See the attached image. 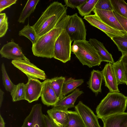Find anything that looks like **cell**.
<instances>
[{"mask_svg": "<svg viewBox=\"0 0 127 127\" xmlns=\"http://www.w3.org/2000/svg\"><path fill=\"white\" fill-rule=\"evenodd\" d=\"M69 16L66 15L53 29L39 37L36 42L32 45V51L35 56L49 59L54 58L55 43L65 29Z\"/></svg>", "mask_w": 127, "mask_h": 127, "instance_id": "6da1fadb", "label": "cell"}, {"mask_svg": "<svg viewBox=\"0 0 127 127\" xmlns=\"http://www.w3.org/2000/svg\"><path fill=\"white\" fill-rule=\"evenodd\" d=\"M67 8L61 3L54 1L47 8L32 26L40 37L53 29L66 15Z\"/></svg>", "mask_w": 127, "mask_h": 127, "instance_id": "7a4b0ae2", "label": "cell"}, {"mask_svg": "<svg viewBox=\"0 0 127 127\" xmlns=\"http://www.w3.org/2000/svg\"><path fill=\"white\" fill-rule=\"evenodd\" d=\"M127 96L119 92L109 93L97 106L96 110L98 118L102 119L125 112Z\"/></svg>", "mask_w": 127, "mask_h": 127, "instance_id": "3957f363", "label": "cell"}, {"mask_svg": "<svg viewBox=\"0 0 127 127\" xmlns=\"http://www.w3.org/2000/svg\"><path fill=\"white\" fill-rule=\"evenodd\" d=\"M71 52L83 65L92 67L99 65L102 62L94 47L86 40L74 41Z\"/></svg>", "mask_w": 127, "mask_h": 127, "instance_id": "277c9868", "label": "cell"}, {"mask_svg": "<svg viewBox=\"0 0 127 127\" xmlns=\"http://www.w3.org/2000/svg\"><path fill=\"white\" fill-rule=\"evenodd\" d=\"M72 42L69 35L64 29L55 43L54 58L64 63L70 61L71 59Z\"/></svg>", "mask_w": 127, "mask_h": 127, "instance_id": "5b68a950", "label": "cell"}, {"mask_svg": "<svg viewBox=\"0 0 127 127\" xmlns=\"http://www.w3.org/2000/svg\"><path fill=\"white\" fill-rule=\"evenodd\" d=\"M65 29L72 42L86 40L85 25L82 19L77 13L69 16Z\"/></svg>", "mask_w": 127, "mask_h": 127, "instance_id": "8992f818", "label": "cell"}, {"mask_svg": "<svg viewBox=\"0 0 127 127\" xmlns=\"http://www.w3.org/2000/svg\"><path fill=\"white\" fill-rule=\"evenodd\" d=\"M11 63L27 76L42 80L46 78L45 72L30 62L29 60L23 59L12 60Z\"/></svg>", "mask_w": 127, "mask_h": 127, "instance_id": "52a82bcc", "label": "cell"}, {"mask_svg": "<svg viewBox=\"0 0 127 127\" xmlns=\"http://www.w3.org/2000/svg\"><path fill=\"white\" fill-rule=\"evenodd\" d=\"M21 127H46L41 104L33 105Z\"/></svg>", "mask_w": 127, "mask_h": 127, "instance_id": "ba28073f", "label": "cell"}, {"mask_svg": "<svg viewBox=\"0 0 127 127\" xmlns=\"http://www.w3.org/2000/svg\"><path fill=\"white\" fill-rule=\"evenodd\" d=\"M74 108L81 117L85 127H101L99 124L97 116L82 101H79Z\"/></svg>", "mask_w": 127, "mask_h": 127, "instance_id": "9c48e42d", "label": "cell"}, {"mask_svg": "<svg viewBox=\"0 0 127 127\" xmlns=\"http://www.w3.org/2000/svg\"><path fill=\"white\" fill-rule=\"evenodd\" d=\"M27 77L28 81L25 86V100L31 103L38 100L41 96L42 84L38 79Z\"/></svg>", "mask_w": 127, "mask_h": 127, "instance_id": "30bf717a", "label": "cell"}, {"mask_svg": "<svg viewBox=\"0 0 127 127\" xmlns=\"http://www.w3.org/2000/svg\"><path fill=\"white\" fill-rule=\"evenodd\" d=\"M2 58L15 60L19 59L29 60L24 55L18 44L11 41L4 44L0 50Z\"/></svg>", "mask_w": 127, "mask_h": 127, "instance_id": "8fae6325", "label": "cell"}, {"mask_svg": "<svg viewBox=\"0 0 127 127\" xmlns=\"http://www.w3.org/2000/svg\"><path fill=\"white\" fill-rule=\"evenodd\" d=\"M83 19L92 26L102 31L111 38L117 36H123L124 34V32L114 29L105 24L95 14L85 16Z\"/></svg>", "mask_w": 127, "mask_h": 127, "instance_id": "7c38bea8", "label": "cell"}, {"mask_svg": "<svg viewBox=\"0 0 127 127\" xmlns=\"http://www.w3.org/2000/svg\"><path fill=\"white\" fill-rule=\"evenodd\" d=\"M42 83V87L41 96L42 102L47 106H54L60 99L51 86L50 79H45Z\"/></svg>", "mask_w": 127, "mask_h": 127, "instance_id": "4fadbf2b", "label": "cell"}, {"mask_svg": "<svg viewBox=\"0 0 127 127\" xmlns=\"http://www.w3.org/2000/svg\"><path fill=\"white\" fill-rule=\"evenodd\" d=\"M93 11L101 21L108 26L114 29L126 33L114 15L113 11L95 8Z\"/></svg>", "mask_w": 127, "mask_h": 127, "instance_id": "5bb4252c", "label": "cell"}, {"mask_svg": "<svg viewBox=\"0 0 127 127\" xmlns=\"http://www.w3.org/2000/svg\"><path fill=\"white\" fill-rule=\"evenodd\" d=\"M101 71L105 86L109 89L110 92H120L112 64H106Z\"/></svg>", "mask_w": 127, "mask_h": 127, "instance_id": "9a60e30c", "label": "cell"}, {"mask_svg": "<svg viewBox=\"0 0 127 127\" xmlns=\"http://www.w3.org/2000/svg\"><path fill=\"white\" fill-rule=\"evenodd\" d=\"M84 92L79 88H76L71 94L65 96L53 107L60 110L67 111L68 108H75L74 103L77 98Z\"/></svg>", "mask_w": 127, "mask_h": 127, "instance_id": "2e32d148", "label": "cell"}, {"mask_svg": "<svg viewBox=\"0 0 127 127\" xmlns=\"http://www.w3.org/2000/svg\"><path fill=\"white\" fill-rule=\"evenodd\" d=\"M101 120L103 127H127V112L112 115Z\"/></svg>", "mask_w": 127, "mask_h": 127, "instance_id": "e0dca14e", "label": "cell"}, {"mask_svg": "<svg viewBox=\"0 0 127 127\" xmlns=\"http://www.w3.org/2000/svg\"><path fill=\"white\" fill-rule=\"evenodd\" d=\"M67 111L53 108L47 111L48 115L57 127H65L68 121Z\"/></svg>", "mask_w": 127, "mask_h": 127, "instance_id": "ac0fdd59", "label": "cell"}, {"mask_svg": "<svg viewBox=\"0 0 127 127\" xmlns=\"http://www.w3.org/2000/svg\"><path fill=\"white\" fill-rule=\"evenodd\" d=\"M103 76L101 71L93 69L91 72L89 79L87 82L88 87L96 96L101 92V86Z\"/></svg>", "mask_w": 127, "mask_h": 127, "instance_id": "d6986e66", "label": "cell"}, {"mask_svg": "<svg viewBox=\"0 0 127 127\" xmlns=\"http://www.w3.org/2000/svg\"><path fill=\"white\" fill-rule=\"evenodd\" d=\"M89 41L96 51L101 62L111 64L114 62L112 55L106 49L103 43L95 38H90Z\"/></svg>", "mask_w": 127, "mask_h": 127, "instance_id": "ffe728a7", "label": "cell"}, {"mask_svg": "<svg viewBox=\"0 0 127 127\" xmlns=\"http://www.w3.org/2000/svg\"><path fill=\"white\" fill-rule=\"evenodd\" d=\"M84 82V81L82 79H75L71 77L65 80L63 86L61 100L67 94L73 91Z\"/></svg>", "mask_w": 127, "mask_h": 127, "instance_id": "44dd1931", "label": "cell"}, {"mask_svg": "<svg viewBox=\"0 0 127 127\" xmlns=\"http://www.w3.org/2000/svg\"><path fill=\"white\" fill-rule=\"evenodd\" d=\"M39 1V0H28L20 14L18 22L20 23H24L26 19L34 12Z\"/></svg>", "mask_w": 127, "mask_h": 127, "instance_id": "7402d4cb", "label": "cell"}, {"mask_svg": "<svg viewBox=\"0 0 127 127\" xmlns=\"http://www.w3.org/2000/svg\"><path fill=\"white\" fill-rule=\"evenodd\" d=\"M68 121L65 127H85L80 116L76 111L68 110Z\"/></svg>", "mask_w": 127, "mask_h": 127, "instance_id": "603a6c76", "label": "cell"}, {"mask_svg": "<svg viewBox=\"0 0 127 127\" xmlns=\"http://www.w3.org/2000/svg\"><path fill=\"white\" fill-rule=\"evenodd\" d=\"M19 35L24 36L29 39L32 45L36 42L39 37L32 26H30L29 24L25 26L23 28L19 31Z\"/></svg>", "mask_w": 127, "mask_h": 127, "instance_id": "cb8c5ba5", "label": "cell"}, {"mask_svg": "<svg viewBox=\"0 0 127 127\" xmlns=\"http://www.w3.org/2000/svg\"><path fill=\"white\" fill-rule=\"evenodd\" d=\"M118 85L125 84V72L123 65L119 60L112 64Z\"/></svg>", "mask_w": 127, "mask_h": 127, "instance_id": "d4e9b609", "label": "cell"}, {"mask_svg": "<svg viewBox=\"0 0 127 127\" xmlns=\"http://www.w3.org/2000/svg\"><path fill=\"white\" fill-rule=\"evenodd\" d=\"M25 84L23 83L15 85L10 92L13 102L25 100Z\"/></svg>", "mask_w": 127, "mask_h": 127, "instance_id": "484cf974", "label": "cell"}, {"mask_svg": "<svg viewBox=\"0 0 127 127\" xmlns=\"http://www.w3.org/2000/svg\"><path fill=\"white\" fill-rule=\"evenodd\" d=\"M98 0H87L77 8L80 15L85 17L90 15L95 9V6Z\"/></svg>", "mask_w": 127, "mask_h": 127, "instance_id": "4316f807", "label": "cell"}, {"mask_svg": "<svg viewBox=\"0 0 127 127\" xmlns=\"http://www.w3.org/2000/svg\"><path fill=\"white\" fill-rule=\"evenodd\" d=\"M65 80V78L62 76L56 77L50 79L51 86L60 100L61 98L63 85Z\"/></svg>", "mask_w": 127, "mask_h": 127, "instance_id": "83f0119b", "label": "cell"}, {"mask_svg": "<svg viewBox=\"0 0 127 127\" xmlns=\"http://www.w3.org/2000/svg\"><path fill=\"white\" fill-rule=\"evenodd\" d=\"M110 1L113 11L127 18V3L124 0H110Z\"/></svg>", "mask_w": 127, "mask_h": 127, "instance_id": "f1b7e54d", "label": "cell"}, {"mask_svg": "<svg viewBox=\"0 0 127 127\" xmlns=\"http://www.w3.org/2000/svg\"><path fill=\"white\" fill-rule=\"evenodd\" d=\"M111 39L122 54L127 53V33H124L123 36H117Z\"/></svg>", "mask_w": 127, "mask_h": 127, "instance_id": "f546056e", "label": "cell"}, {"mask_svg": "<svg viewBox=\"0 0 127 127\" xmlns=\"http://www.w3.org/2000/svg\"><path fill=\"white\" fill-rule=\"evenodd\" d=\"M1 70L3 85L6 91L11 92L15 85L13 84L9 78L6 72L4 64L3 63L1 65Z\"/></svg>", "mask_w": 127, "mask_h": 127, "instance_id": "4dcf8cb0", "label": "cell"}, {"mask_svg": "<svg viewBox=\"0 0 127 127\" xmlns=\"http://www.w3.org/2000/svg\"><path fill=\"white\" fill-rule=\"evenodd\" d=\"M8 29V17L5 13L0 14V37L4 36Z\"/></svg>", "mask_w": 127, "mask_h": 127, "instance_id": "1f68e13d", "label": "cell"}, {"mask_svg": "<svg viewBox=\"0 0 127 127\" xmlns=\"http://www.w3.org/2000/svg\"><path fill=\"white\" fill-rule=\"evenodd\" d=\"M95 8L106 11L113 10L110 0H98Z\"/></svg>", "mask_w": 127, "mask_h": 127, "instance_id": "d6a6232c", "label": "cell"}, {"mask_svg": "<svg viewBox=\"0 0 127 127\" xmlns=\"http://www.w3.org/2000/svg\"><path fill=\"white\" fill-rule=\"evenodd\" d=\"M87 0H65V5L75 9L80 6Z\"/></svg>", "mask_w": 127, "mask_h": 127, "instance_id": "836d02e7", "label": "cell"}, {"mask_svg": "<svg viewBox=\"0 0 127 127\" xmlns=\"http://www.w3.org/2000/svg\"><path fill=\"white\" fill-rule=\"evenodd\" d=\"M17 0H0V12L16 3Z\"/></svg>", "mask_w": 127, "mask_h": 127, "instance_id": "e575fe53", "label": "cell"}, {"mask_svg": "<svg viewBox=\"0 0 127 127\" xmlns=\"http://www.w3.org/2000/svg\"><path fill=\"white\" fill-rule=\"evenodd\" d=\"M113 12L120 25L127 33V18L120 15L113 10Z\"/></svg>", "mask_w": 127, "mask_h": 127, "instance_id": "d590c367", "label": "cell"}, {"mask_svg": "<svg viewBox=\"0 0 127 127\" xmlns=\"http://www.w3.org/2000/svg\"><path fill=\"white\" fill-rule=\"evenodd\" d=\"M119 60L124 68L125 75V83L127 85V53L122 54Z\"/></svg>", "mask_w": 127, "mask_h": 127, "instance_id": "8d00e7d4", "label": "cell"}, {"mask_svg": "<svg viewBox=\"0 0 127 127\" xmlns=\"http://www.w3.org/2000/svg\"><path fill=\"white\" fill-rule=\"evenodd\" d=\"M46 127H57L51 120L48 115L44 114Z\"/></svg>", "mask_w": 127, "mask_h": 127, "instance_id": "74e56055", "label": "cell"}, {"mask_svg": "<svg viewBox=\"0 0 127 127\" xmlns=\"http://www.w3.org/2000/svg\"><path fill=\"white\" fill-rule=\"evenodd\" d=\"M4 92L1 89H0V107H1L3 100Z\"/></svg>", "mask_w": 127, "mask_h": 127, "instance_id": "f35d334b", "label": "cell"}, {"mask_svg": "<svg viewBox=\"0 0 127 127\" xmlns=\"http://www.w3.org/2000/svg\"><path fill=\"white\" fill-rule=\"evenodd\" d=\"M5 123L1 114L0 115V127H5Z\"/></svg>", "mask_w": 127, "mask_h": 127, "instance_id": "ab89813d", "label": "cell"}]
</instances>
